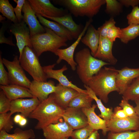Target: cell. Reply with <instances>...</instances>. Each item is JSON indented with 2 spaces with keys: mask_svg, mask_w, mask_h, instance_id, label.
Returning a JSON list of instances; mask_svg holds the SVG:
<instances>
[{
  "mask_svg": "<svg viewBox=\"0 0 139 139\" xmlns=\"http://www.w3.org/2000/svg\"><path fill=\"white\" fill-rule=\"evenodd\" d=\"M13 1L17 4L16 7L14 8V12L19 22H20L23 20V16L21 12L25 0H13Z\"/></svg>",
  "mask_w": 139,
  "mask_h": 139,
  "instance_id": "b9f144b4",
  "label": "cell"
},
{
  "mask_svg": "<svg viewBox=\"0 0 139 139\" xmlns=\"http://www.w3.org/2000/svg\"><path fill=\"white\" fill-rule=\"evenodd\" d=\"M114 42L107 38L100 36L99 43L97 51L93 56L94 57L115 65L117 62V59L113 56L112 51Z\"/></svg>",
  "mask_w": 139,
  "mask_h": 139,
  "instance_id": "d6986e66",
  "label": "cell"
},
{
  "mask_svg": "<svg viewBox=\"0 0 139 139\" xmlns=\"http://www.w3.org/2000/svg\"><path fill=\"white\" fill-rule=\"evenodd\" d=\"M3 63L8 71L9 84H15L29 89L31 82L26 76L19 58L15 56L12 61L2 58Z\"/></svg>",
  "mask_w": 139,
  "mask_h": 139,
  "instance_id": "52a82bcc",
  "label": "cell"
},
{
  "mask_svg": "<svg viewBox=\"0 0 139 139\" xmlns=\"http://www.w3.org/2000/svg\"><path fill=\"white\" fill-rule=\"evenodd\" d=\"M94 130L88 125L83 128L73 130L71 137L72 139H87Z\"/></svg>",
  "mask_w": 139,
  "mask_h": 139,
  "instance_id": "e575fe53",
  "label": "cell"
},
{
  "mask_svg": "<svg viewBox=\"0 0 139 139\" xmlns=\"http://www.w3.org/2000/svg\"><path fill=\"white\" fill-rule=\"evenodd\" d=\"M97 106V105L94 104L90 108L81 109L87 118L88 125L94 130H102V134L105 136L109 131L107 126L106 121L96 114L95 110Z\"/></svg>",
  "mask_w": 139,
  "mask_h": 139,
  "instance_id": "ffe728a7",
  "label": "cell"
},
{
  "mask_svg": "<svg viewBox=\"0 0 139 139\" xmlns=\"http://www.w3.org/2000/svg\"><path fill=\"white\" fill-rule=\"evenodd\" d=\"M41 139V138H37V139Z\"/></svg>",
  "mask_w": 139,
  "mask_h": 139,
  "instance_id": "f5cc1de1",
  "label": "cell"
},
{
  "mask_svg": "<svg viewBox=\"0 0 139 139\" xmlns=\"http://www.w3.org/2000/svg\"><path fill=\"white\" fill-rule=\"evenodd\" d=\"M9 113L0 114V131L4 130L7 133L13 128V120Z\"/></svg>",
  "mask_w": 139,
  "mask_h": 139,
  "instance_id": "836d02e7",
  "label": "cell"
},
{
  "mask_svg": "<svg viewBox=\"0 0 139 139\" xmlns=\"http://www.w3.org/2000/svg\"><path fill=\"white\" fill-rule=\"evenodd\" d=\"M120 34V29L114 25L111 27L108 30L106 37L114 42L117 38H119Z\"/></svg>",
  "mask_w": 139,
  "mask_h": 139,
  "instance_id": "60d3db41",
  "label": "cell"
},
{
  "mask_svg": "<svg viewBox=\"0 0 139 139\" xmlns=\"http://www.w3.org/2000/svg\"><path fill=\"white\" fill-rule=\"evenodd\" d=\"M62 118L73 130L88 125L87 118L81 109L68 107L65 109Z\"/></svg>",
  "mask_w": 139,
  "mask_h": 139,
  "instance_id": "2e32d148",
  "label": "cell"
},
{
  "mask_svg": "<svg viewBox=\"0 0 139 139\" xmlns=\"http://www.w3.org/2000/svg\"><path fill=\"white\" fill-rule=\"evenodd\" d=\"M0 12L13 23L19 22L14 13V8L8 0H0Z\"/></svg>",
  "mask_w": 139,
  "mask_h": 139,
  "instance_id": "4dcf8cb0",
  "label": "cell"
},
{
  "mask_svg": "<svg viewBox=\"0 0 139 139\" xmlns=\"http://www.w3.org/2000/svg\"><path fill=\"white\" fill-rule=\"evenodd\" d=\"M75 60L77 64V73L84 85H87L90 79L108 63L94 57L89 49L84 48L76 53Z\"/></svg>",
  "mask_w": 139,
  "mask_h": 139,
  "instance_id": "3957f363",
  "label": "cell"
},
{
  "mask_svg": "<svg viewBox=\"0 0 139 139\" xmlns=\"http://www.w3.org/2000/svg\"><path fill=\"white\" fill-rule=\"evenodd\" d=\"M28 0L36 14L60 17L68 13L66 10L55 6L49 0Z\"/></svg>",
  "mask_w": 139,
  "mask_h": 139,
  "instance_id": "30bf717a",
  "label": "cell"
},
{
  "mask_svg": "<svg viewBox=\"0 0 139 139\" xmlns=\"http://www.w3.org/2000/svg\"><path fill=\"white\" fill-rule=\"evenodd\" d=\"M55 4L65 7L75 17L87 16L92 18L99 12L105 0H56Z\"/></svg>",
  "mask_w": 139,
  "mask_h": 139,
  "instance_id": "5b68a950",
  "label": "cell"
},
{
  "mask_svg": "<svg viewBox=\"0 0 139 139\" xmlns=\"http://www.w3.org/2000/svg\"><path fill=\"white\" fill-rule=\"evenodd\" d=\"M41 16L62 25L71 32L73 39H77L83 30L81 25L75 22L70 14L68 13L60 17H50L44 15Z\"/></svg>",
  "mask_w": 139,
  "mask_h": 139,
  "instance_id": "7402d4cb",
  "label": "cell"
},
{
  "mask_svg": "<svg viewBox=\"0 0 139 139\" xmlns=\"http://www.w3.org/2000/svg\"><path fill=\"white\" fill-rule=\"evenodd\" d=\"M35 137L34 132L31 129L23 130L16 128L14 130V133L11 134L5 131H0V139H30Z\"/></svg>",
  "mask_w": 139,
  "mask_h": 139,
  "instance_id": "484cf974",
  "label": "cell"
},
{
  "mask_svg": "<svg viewBox=\"0 0 139 139\" xmlns=\"http://www.w3.org/2000/svg\"><path fill=\"white\" fill-rule=\"evenodd\" d=\"M109 132L119 133L139 130V117L138 116H128L120 119H112L106 121Z\"/></svg>",
  "mask_w": 139,
  "mask_h": 139,
  "instance_id": "8fae6325",
  "label": "cell"
},
{
  "mask_svg": "<svg viewBox=\"0 0 139 139\" xmlns=\"http://www.w3.org/2000/svg\"><path fill=\"white\" fill-rule=\"evenodd\" d=\"M92 22L91 20H89L86 22L83 30L79 37L76 41L70 46L65 49L59 48L57 50L54 54L58 57L56 61L57 64L59 63L62 60H64L70 65L73 71H75L76 70L77 64L74 59V52L88 27Z\"/></svg>",
  "mask_w": 139,
  "mask_h": 139,
  "instance_id": "9c48e42d",
  "label": "cell"
},
{
  "mask_svg": "<svg viewBox=\"0 0 139 139\" xmlns=\"http://www.w3.org/2000/svg\"><path fill=\"white\" fill-rule=\"evenodd\" d=\"M46 139H63L71 137L73 131L71 127L64 121L50 124L42 129Z\"/></svg>",
  "mask_w": 139,
  "mask_h": 139,
  "instance_id": "4fadbf2b",
  "label": "cell"
},
{
  "mask_svg": "<svg viewBox=\"0 0 139 139\" xmlns=\"http://www.w3.org/2000/svg\"><path fill=\"white\" fill-rule=\"evenodd\" d=\"M94 100L88 93H80L70 102L68 107L82 109L89 108Z\"/></svg>",
  "mask_w": 139,
  "mask_h": 139,
  "instance_id": "83f0119b",
  "label": "cell"
},
{
  "mask_svg": "<svg viewBox=\"0 0 139 139\" xmlns=\"http://www.w3.org/2000/svg\"><path fill=\"white\" fill-rule=\"evenodd\" d=\"M106 4V13L111 17L119 15L122 11L123 5L116 0H105Z\"/></svg>",
  "mask_w": 139,
  "mask_h": 139,
  "instance_id": "1f68e13d",
  "label": "cell"
},
{
  "mask_svg": "<svg viewBox=\"0 0 139 139\" xmlns=\"http://www.w3.org/2000/svg\"><path fill=\"white\" fill-rule=\"evenodd\" d=\"M139 36V25L132 24L120 29L119 39L123 43L127 44L130 41Z\"/></svg>",
  "mask_w": 139,
  "mask_h": 139,
  "instance_id": "f1b7e54d",
  "label": "cell"
},
{
  "mask_svg": "<svg viewBox=\"0 0 139 139\" xmlns=\"http://www.w3.org/2000/svg\"><path fill=\"white\" fill-rule=\"evenodd\" d=\"M0 88L11 101L20 98L34 97L29 89L20 85L13 84L5 86L0 85Z\"/></svg>",
  "mask_w": 139,
  "mask_h": 139,
  "instance_id": "603a6c76",
  "label": "cell"
},
{
  "mask_svg": "<svg viewBox=\"0 0 139 139\" xmlns=\"http://www.w3.org/2000/svg\"><path fill=\"white\" fill-rule=\"evenodd\" d=\"M27 122V120L26 118L23 116L18 124L20 126L23 127L26 125Z\"/></svg>",
  "mask_w": 139,
  "mask_h": 139,
  "instance_id": "c3c4849f",
  "label": "cell"
},
{
  "mask_svg": "<svg viewBox=\"0 0 139 139\" xmlns=\"http://www.w3.org/2000/svg\"><path fill=\"white\" fill-rule=\"evenodd\" d=\"M68 138H63V139H68Z\"/></svg>",
  "mask_w": 139,
  "mask_h": 139,
  "instance_id": "816d5d0a",
  "label": "cell"
},
{
  "mask_svg": "<svg viewBox=\"0 0 139 139\" xmlns=\"http://www.w3.org/2000/svg\"><path fill=\"white\" fill-rule=\"evenodd\" d=\"M118 73L115 68L105 66L90 79L87 85L99 99L107 103L110 93L114 91L118 92L116 83Z\"/></svg>",
  "mask_w": 139,
  "mask_h": 139,
  "instance_id": "6da1fadb",
  "label": "cell"
},
{
  "mask_svg": "<svg viewBox=\"0 0 139 139\" xmlns=\"http://www.w3.org/2000/svg\"><path fill=\"white\" fill-rule=\"evenodd\" d=\"M65 110L56 103L53 93L41 102L28 117L37 120L34 127L35 129H42L50 124L59 121Z\"/></svg>",
  "mask_w": 139,
  "mask_h": 139,
  "instance_id": "7a4b0ae2",
  "label": "cell"
},
{
  "mask_svg": "<svg viewBox=\"0 0 139 139\" xmlns=\"http://www.w3.org/2000/svg\"><path fill=\"white\" fill-rule=\"evenodd\" d=\"M22 12L23 13V20L28 26L30 37L45 32L44 27L41 25L37 19L36 13L32 8L28 0H25Z\"/></svg>",
  "mask_w": 139,
  "mask_h": 139,
  "instance_id": "e0dca14e",
  "label": "cell"
},
{
  "mask_svg": "<svg viewBox=\"0 0 139 139\" xmlns=\"http://www.w3.org/2000/svg\"><path fill=\"white\" fill-rule=\"evenodd\" d=\"M57 91L53 93L55 100L60 107L65 109L72 99L80 93L72 88L63 86L59 83Z\"/></svg>",
  "mask_w": 139,
  "mask_h": 139,
  "instance_id": "44dd1931",
  "label": "cell"
},
{
  "mask_svg": "<svg viewBox=\"0 0 139 139\" xmlns=\"http://www.w3.org/2000/svg\"><path fill=\"white\" fill-rule=\"evenodd\" d=\"M36 15L41 23L45 27L52 30L58 35L66 38L68 40H72L73 39L71 32L62 25L48 20L39 14Z\"/></svg>",
  "mask_w": 139,
  "mask_h": 139,
  "instance_id": "d4e9b609",
  "label": "cell"
},
{
  "mask_svg": "<svg viewBox=\"0 0 139 139\" xmlns=\"http://www.w3.org/2000/svg\"><path fill=\"white\" fill-rule=\"evenodd\" d=\"M56 64L43 67V70L47 78H52L57 80L61 85L74 89L79 93H88L87 90H83L77 86L70 81L63 73L67 70L66 65L60 69L54 70L53 68Z\"/></svg>",
  "mask_w": 139,
  "mask_h": 139,
  "instance_id": "9a60e30c",
  "label": "cell"
},
{
  "mask_svg": "<svg viewBox=\"0 0 139 139\" xmlns=\"http://www.w3.org/2000/svg\"><path fill=\"white\" fill-rule=\"evenodd\" d=\"M100 135L98 130H94L87 139H99Z\"/></svg>",
  "mask_w": 139,
  "mask_h": 139,
  "instance_id": "bcb514c9",
  "label": "cell"
},
{
  "mask_svg": "<svg viewBox=\"0 0 139 139\" xmlns=\"http://www.w3.org/2000/svg\"><path fill=\"white\" fill-rule=\"evenodd\" d=\"M45 33L30 37L32 48L38 57L45 52L54 53L57 49L67 45L66 38L60 36L50 29L44 27Z\"/></svg>",
  "mask_w": 139,
  "mask_h": 139,
  "instance_id": "277c9868",
  "label": "cell"
},
{
  "mask_svg": "<svg viewBox=\"0 0 139 139\" xmlns=\"http://www.w3.org/2000/svg\"><path fill=\"white\" fill-rule=\"evenodd\" d=\"M2 62L1 54L0 55V84L7 85L9 84L8 72L5 69Z\"/></svg>",
  "mask_w": 139,
  "mask_h": 139,
  "instance_id": "ab89813d",
  "label": "cell"
},
{
  "mask_svg": "<svg viewBox=\"0 0 139 139\" xmlns=\"http://www.w3.org/2000/svg\"><path fill=\"white\" fill-rule=\"evenodd\" d=\"M116 22L113 17H111L108 21H106L103 25L97 29L100 36L106 37L108 30L113 25H115Z\"/></svg>",
  "mask_w": 139,
  "mask_h": 139,
  "instance_id": "f35d334b",
  "label": "cell"
},
{
  "mask_svg": "<svg viewBox=\"0 0 139 139\" xmlns=\"http://www.w3.org/2000/svg\"><path fill=\"white\" fill-rule=\"evenodd\" d=\"M59 88L58 84L55 85L52 80L43 82L33 80L29 89L33 96L41 102L47 98L50 94L56 92Z\"/></svg>",
  "mask_w": 139,
  "mask_h": 139,
  "instance_id": "7c38bea8",
  "label": "cell"
},
{
  "mask_svg": "<svg viewBox=\"0 0 139 139\" xmlns=\"http://www.w3.org/2000/svg\"><path fill=\"white\" fill-rule=\"evenodd\" d=\"M88 93L95 101L97 106L99 109L100 114L98 116L106 121L111 120L112 117L113 111L112 108H107L103 104L102 101L95 95L94 93L87 85H84Z\"/></svg>",
  "mask_w": 139,
  "mask_h": 139,
  "instance_id": "4316f807",
  "label": "cell"
},
{
  "mask_svg": "<svg viewBox=\"0 0 139 139\" xmlns=\"http://www.w3.org/2000/svg\"><path fill=\"white\" fill-rule=\"evenodd\" d=\"M27 25L23 20L20 22L12 23L9 27L10 31L14 36L16 40L19 53V59L21 57L25 47L32 48L30 30Z\"/></svg>",
  "mask_w": 139,
  "mask_h": 139,
  "instance_id": "ba28073f",
  "label": "cell"
},
{
  "mask_svg": "<svg viewBox=\"0 0 139 139\" xmlns=\"http://www.w3.org/2000/svg\"><path fill=\"white\" fill-rule=\"evenodd\" d=\"M5 19V17H3L2 15H0V21L1 22Z\"/></svg>",
  "mask_w": 139,
  "mask_h": 139,
  "instance_id": "f907efd6",
  "label": "cell"
},
{
  "mask_svg": "<svg viewBox=\"0 0 139 139\" xmlns=\"http://www.w3.org/2000/svg\"><path fill=\"white\" fill-rule=\"evenodd\" d=\"M6 26L3 24L0 30V44L5 43L11 46H15L13 42L12 37H6L4 35V33L6 30Z\"/></svg>",
  "mask_w": 139,
  "mask_h": 139,
  "instance_id": "7bdbcfd3",
  "label": "cell"
},
{
  "mask_svg": "<svg viewBox=\"0 0 139 139\" xmlns=\"http://www.w3.org/2000/svg\"><path fill=\"white\" fill-rule=\"evenodd\" d=\"M23 116L21 114H17L14 116L13 118L14 122L16 124H18L21 120Z\"/></svg>",
  "mask_w": 139,
  "mask_h": 139,
  "instance_id": "7dc6e473",
  "label": "cell"
},
{
  "mask_svg": "<svg viewBox=\"0 0 139 139\" xmlns=\"http://www.w3.org/2000/svg\"><path fill=\"white\" fill-rule=\"evenodd\" d=\"M128 24L139 25V7L138 6L133 8L131 12L127 16Z\"/></svg>",
  "mask_w": 139,
  "mask_h": 139,
  "instance_id": "74e56055",
  "label": "cell"
},
{
  "mask_svg": "<svg viewBox=\"0 0 139 139\" xmlns=\"http://www.w3.org/2000/svg\"><path fill=\"white\" fill-rule=\"evenodd\" d=\"M119 105L121 107L128 116H133L137 115L134 107L129 103L128 100L122 98Z\"/></svg>",
  "mask_w": 139,
  "mask_h": 139,
  "instance_id": "8d00e7d4",
  "label": "cell"
},
{
  "mask_svg": "<svg viewBox=\"0 0 139 139\" xmlns=\"http://www.w3.org/2000/svg\"><path fill=\"white\" fill-rule=\"evenodd\" d=\"M117 71L116 85L119 94L122 95L133 80L139 75V68L125 67Z\"/></svg>",
  "mask_w": 139,
  "mask_h": 139,
  "instance_id": "ac0fdd59",
  "label": "cell"
},
{
  "mask_svg": "<svg viewBox=\"0 0 139 139\" xmlns=\"http://www.w3.org/2000/svg\"><path fill=\"white\" fill-rule=\"evenodd\" d=\"M38 57L33 49L28 46H26L19 59L23 70L30 75L33 80L40 81H47V79L44 72L43 67L39 62Z\"/></svg>",
  "mask_w": 139,
  "mask_h": 139,
  "instance_id": "8992f818",
  "label": "cell"
},
{
  "mask_svg": "<svg viewBox=\"0 0 139 139\" xmlns=\"http://www.w3.org/2000/svg\"><path fill=\"white\" fill-rule=\"evenodd\" d=\"M100 39L98 30L91 24L88 27L85 34L81 40L84 44L89 47L93 56L95 54L98 47Z\"/></svg>",
  "mask_w": 139,
  "mask_h": 139,
  "instance_id": "cb8c5ba5",
  "label": "cell"
},
{
  "mask_svg": "<svg viewBox=\"0 0 139 139\" xmlns=\"http://www.w3.org/2000/svg\"><path fill=\"white\" fill-rule=\"evenodd\" d=\"M122 98L128 101L139 99V75L135 78L122 94Z\"/></svg>",
  "mask_w": 139,
  "mask_h": 139,
  "instance_id": "f546056e",
  "label": "cell"
},
{
  "mask_svg": "<svg viewBox=\"0 0 139 139\" xmlns=\"http://www.w3.org/2000/svg\"><path fill=\"white\" fill-rule=\"evenodd\" d=\"M11 101L6 96L1 89L0 92V114L7 112L10 111Z\"/></svg>",
  "mask_w": 139,
  "mask_h": 139,
  "instance_id": "d590c367",
  "label": "cell"
},
{
  "mask_svg": "<svg viewBox=\"0 0 139 139\" xmlns=\"http://www.w3.org/2000/svg\"><path fill=\"white\" fill-rule=\"evenodd\" d=\"M128 116L121 107L120 106H117L114 108L112 119H120L126 118Z\"/></svg>",
  "mask_w": 139,
  "mask_h": 139,
  "instance_id": "ee69618b",
  "label": "cell"
},
{
  "mask_svg": "<svg viewBox=\"0 0 139 139\" xmlns=\"http://www.w3.org/2000/svg\"><path fill=\"white\" fill-rule=\"evenodd\" d=\"M107 138L108 139H139V130L116 133L109 132Z\"/></svg>",
  "mask_w": 139,
  "mask_h": 139,
  "instance_id": "d6a6232c",
  "label": "cell"
},
{
  "mask_svg": "<svg viewBox=\"0 0 139 139\" xmlns=\"http://www.w3.org/2000/svg\"><path fill=\"white\" fill-rule=\"evenodd\" d=\"M40 102L34 96L29 99L20 98L12 101L10 110V115L11 116L17 112H20L25 117H29Z\"/></svg>",
  "mask_w": 139,
  "mask_h": 139,
  "instance_id": "5bb4252c",
  "label": "cell"
},
{
  "mask_svg": "<svg viewBox=\"0 0 139 139\" xmlns=\"http://www.w3.org/2000/svg\"><path fill=\"white\" fill-rule=\"evenodd\" d=\"M136 106L134 107L137 115L139 117V99L134 101Z\"/></svg>",
  "mask_w": 139,
  "mask_h": 139,
  "instance_id": "681fc988",
  "label": "cell"
},
{
  "mask_svg": "<svg viewBox=\"0 0 139 139\" xmlns=\"http://www.w3.org/2000/svg\"><path fill=\"white\" fill-rule=\"evenodd\" d=\"M123 5L126 7L132 6L133 8L138 6L139 0H119L118 1Z\"/></svg>",
  "mask_w": 139,
  "mask_h": 139,
  "instance_id": "f6af8a7d",
  "label": "cell"
}]
</instances>
